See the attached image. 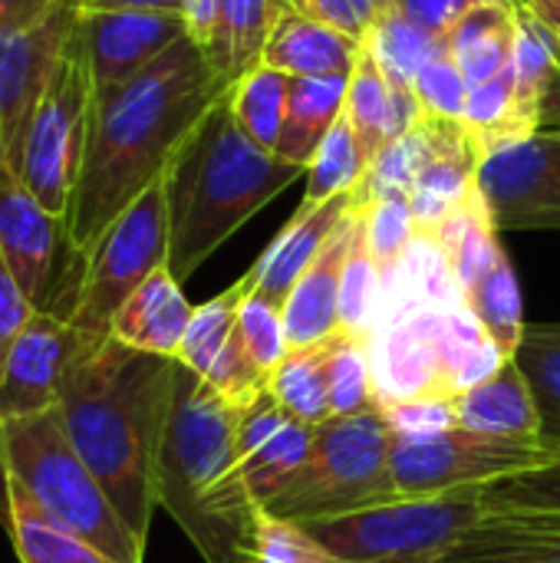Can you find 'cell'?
<instances>
[{"label":"cell","mask_w":560,"mask_h":563,"mask_svg":"<svg viewBox=\"0 0 560 563\" xmlns=\"http://www.w3.org/2000/svg\"><path fill=\"white\" fill-rule=\"evenodd\" d=\"M231 86L208 53L182 36L129 82L96 89L79 178L63 218L66 264L86 257L106 228L162 181L178 145Z\"/></svg>","instance_id":"cell-1"},{"label":"cell","mask_w":560,"mask_h":563,"mask_svg":"<svg viewBox=\"0 0 560 563\" xmlns=\"http://www.w3.org/2000/svg\"><path fill=\"white\" fill-rule=\"evenodd\" d=\"M178 360L139 353L112 336L83 343L63 369L56 412L122 521L149 541L155 478Z\"/></svg>","instance_id":"cell-2"},{"label":"cell","mask_w":560,"mask_h":563,"mask_svg":"<svg viewBox=\"0 0 560 563\" xmlns=\"http://www.w3.org/2000/svg\"><path fill=\"white\" fill-rule=\"evenodd\" d=\"M234 429L238 406L178 363L155 498L205 563H254L257 551L264 511L244 482Z\"/></svg>","instance_id":"cell-3"},{"label":"cell","mask_w":560,"mask_h":563,"mask_svg":"<svg viewBox=\"0 0 560 563\" xmlns=\"http://www.w3.org/2000/svg\"><path fill=\"white\" fill-rule=\"evenodd\" d=\"M300 175H307L304 165L254 145L238 125L231 99H218L162 175L168 271L188 280L244 221Z\"/></svg>","instance_id":"cell-4"},{"label":"cell","mask_w":560,"mask_h":563,"mask_svg":"<svg viewBox=\"0 0 560 563\" xmlns=\"http://www.w3.org/2000/svg\"><path fill=\"white\" fill-rule=\"evenodd\" d=\"M23 492L56 528L116 563H145V541L122 521L89 465L73 449L56 406L0 422V515L3 485Z\"/></svg>","instance_id":"cell-5"},{"label":"cell","mask_w":560,"mask_h":563,"mask_svg":"<svg viewBox=\"0 0 560 563\" xmlns=\"http://www.w3.org/2000/svg\"><path fill=\"white\" fill-rule=\"evenodd\" d=\"M158 267H168V208L162 181L135 198L86 257L66 264L43 313L63 320L83 343L106 340L122 303Z\"/></svg>","instance_id":"cell-6"},{"label":"cell","mask_w":560,"mask_h":563,"mask_svg":"<svg viewBox=\"0 0 560 563\" xmlns=\"http://www.w3.org/2000/svg\"><path fill=\"white\" fill-rule=\"evenodd\" d=\"M393 429L383 409L330 419L314 432L307 462L264 505L284 521H323L399 498L389 472Z\"/></svg>","instance_id":"cell-7"},{"label":"cell","mask_w":560,"mask_h":563,"mask_svg":"<svg viewBox=\"0 0 560 563\" xmlns=\"http://www.w3.org/2000/svg\"><path fill=\"white\" fill-rule=\"evenodd\" d=\"M482 488L393 498L366 511L307 521L304 528L343 563H439L485 521Z\"/></svg>","instance_id":"cell-8"},{"label":"cell","mask_w":560,"mask_h":563,"mask_svg":"<svg viewBox=\"0 0 560 563\" xmlns=\"http://www.w3.org/2000/svg\"><path fill=\"white\" fill-rule=\"evenodd\" d=\"M92 96H96V86H92L86 53L76 33L69 30V40L33 112V122L26 129L20 162H17V178L33 191V198L59 224L66 218V208L79 178L86 135H89V115H92Z\"/></svg>","instance_id":"cell-9"},{"label":"cell","mask_w":560,"mask_h":563,"mask_svg":"<svg viewBox=\"0 0 560 563\" xmlns=\"http://www.w3.org/2000/svg\"><path fill=\"white\" fill-rule=\"evenodd\" d=\"M558 455L560 445L545 439H505L452 426L432 435H393L389 472L399 498H422L545 468Z\"/></svg>","instance_id":"cell-10"},{"label":"cell","mask_w":560,"mask_h":563,"mask_svg":"<svg viewBox=\"0 0 560 563\" xmlns=\"http://www.w3.org/2000/svg\"><path fill=\"white\" fill-rule=\"evenodd\" d=\"M479 195L502 231H560V129L508 139L482 155Z\"/></svg>","instance_id":"cell-11"},{"label":"cell","mask_w":560,"mask_h":563,"mask_svg":"<svg viewBox=\"0 0 560 563\" xmlns=\"http://www.w3.org/2000/svg\"><path fill=\"white\" fill-rule=\"evenodd\" d=\"M76 13V0H66L43 23L0 36V168L17 172L26 129L63 56Z\"/></svg>","instance_id":"cell-12"},{"label":"cell","mask_w":560,"mask_h":563,"mask_svg":"<svg viewBox=\"0 0 560 563\" xmlns=\"http://www.w3.org/2000/svg\"><path fill=\"white\" fill-rule=\"evenodd\" d=\"M96 89H112L149 69L182 36L185 16L172 10H83L73 26Z\"/></svg>","instance_id":"cell-13"},{"label":"cell","mask_w":560,"mask_h":563,"mask_svg":"<svg viewBox=\"0 0 560 563\" xmlns=\"http://www.w3.org/2000/svg\"><path fill=\"white\" fill-rule=\"evenodd\" d=\"M0 254L33 307L43 310L66 267V238L13 168H0Z\"/></svg>","instance_id":"cell-14"},{"label":"cell","mask_w":560,"mask_h":563,"mask_svg":"<svg viewBox=\"0 0 560 563\" xmlns=\"http://www.w3.org/2000/svg\"><path fill=\"white\" fill-rule=\"evenodd\" d=\"M446 310L426 307L409 310L383 327H376L370 350L373 383L380 396V409L419 396H442L439 393V340Z\"/></svg>","instance_id":"cell-15"},{"label":"cell","mask_w":560,"mask_h":563,"mask_svg":"<svg viewBox=\"0 0 560 563\" xmlns=\"http://www.w3.org/2000/svg\"><path fill=\"white\" fill-rule=\"evenodd\" d=\"M79 346L63 320L40 310L0 356V422L56 406L63 369Z\"/></svg>","instance_id":"cell-16"},{"label":"cell","mask_w":560,"mask_h":563,"mask_svg":"<svg viewBox=\"0 0 560 563\" xmlns=\"http://www.w3.org/2000/svg\"><path fill=\"white\" fill-rule=\"evenodd\" d=\"M350 208H353V191L333 195L327 201H300L294 218L281 228V234L248 271L254 287L251 294L271 300L274 307H284L287 294L314 264V257L323 251V244L333 238V231L343 224Z\"/></svg>","instance_id":"cell-17"},{"label":"cell","mask_w":560,"mask_h":563,"mask_svg":"<svg viewBox=\"0 0 560 563\" xmlns=\"http://www.w3.org/2000/svg\"><path fill=\"white\" fill-rule=\"evenodd\" d=\"M353 234V208L281 307L287 350H307L340 333V277Z\"/></svg>","instance_id":"cell-18"},{"label":"cell","mask_w":560,"mask_h":563,"mask_svg":"<svg viewBox=\"0 0 560 563\" xmlns=\"http://www.w3.org/2000/svg\"><path fill=\"white\" fill-rule=\"evenodd\" d=\"M432 135V152L409 191V208L416 218V231L432 234L475 188L479 155L472 152L462 122H432L422 119Z\"/></svg>","instance_id":"cell-19"},{"label":"cell","mask_w":560,"mask_h":563,"mask_svg":"<svg viewBox=\"0 0 560 563\" xmlns=\"http://www.w3.org/2000/svg\"><path fill=\"white\" fill-rule=\"evenodd\" d=\"M195 307L188 303L182 280L168 271L158 267L116 313L109 336L152 356L175 360L178 346L185 340V330L191 323Z\"/></svg>","instance_id":"cell-20"},{"label":"cell","mask_w":560,"mask_h":563,"mask_svg":"<svg viewBox=\"0 0 560 563\" xmlns=\"http://www.w3.org/2000/svg\"><path fill=\"white\" fill-rule=\"evenodd\" d=\"M363 40L327 26L314 16H304L287 7L274 26L261 63L287 73L290 79H320V76H353Z\"/></svg>","instance_id":"cell-21"},{"label":"cell","mask_w":560,"mask_h":563,"mask_svg":"<svg viewBox=\"0 0 560 563\" xmlns=\"http://www.w3.org/2000/svg\"><path fill=\"white\" fill-rule=\"evenodd\" d=\"M515 99L528 132L560 129V40L521 0L515 10Z\"/></svg>","instance_id":"cell-22"},{"label":"cell","mask_w":560,"mask_h":563,"mask_svg":"<svg viewBox=\"0 0 560 563\" xmlns=\"http://www.w3.org/2000/svg\"><path fill=\"white\" fill-rule=\"evenodd\" d=\"M455 419L465 429L505 435V439H541V416L531 386L515 360H505L495 376L455 396Z\"/></svg>","instance_id":"cell-23"},{"label":"cell","mask_w":560,"mask_h":563,"mask_svg":"<svg viewBox=\"0 0 560 563\" xmlns=\"http://www.w3.org/2000/svg\"><path fill=\"white\" fill-rule=\"evenodd\" d=\"M347 89H350V76L290 79L284 129L277 142V155L284 162L310 168L320 142L347 109Z\"/></svg>","instance_id":"cell-24"},{"label":"cell","mask_w":560,"mask_h":563,"mask_svg":"<svg viewBox=\"0 0 560 563\" xmlns=\"http://www.w3.org/2000/svg\"><path fill=\"white\" fill-rule=\"evenodd\" d=\"M439 563H560V521L485 518Z\"/></svg>","instance_id":"cell-25"},{"label":"cell","mask_w":560,"mask_h":563,"mask_svg":"<svg viewBox=\"0 0 560 563\" xmlns=\"http://www.w3.org/2000/svg\"><path fill=\"white\" fill-rule=\"evenodd\" d=\"M521 3V0H518ZM518 3H482L469 10L446 36V49L469 79V86L488 82L505 73L515 56V10Z\"/></svg>","instance_id":"cell-26"},{"label":"cell","mask_w":560,"mask_h":563,"mask_svg":"<svg viewBox=\"0 0 560 563\" xmlns=\"http://www.w3.org/2000/svg\"><path fill=\"white\" fill-rule=\"evenodd\" d=\"M284 13L287 0H218V26L208 46L215 69L228 82H238L244 73H251Z\"/></svg>","instance_id":"cell-27"},{"label":"cell","mask_w":560,"mask_h":563,"mask_svg":"<svg viewBox=\"0 0 560 563\" xmlns=\"http://www.w3.org/2000/svg\"><path fill=\"white\" fill-rule=\"evenodd\" d=\"M0 531L7 534L17 563H116L92 544L56 528L23 492L3 485Z\"/></svg>","instance_id":"cell-28"},{"label":"cell","mask_w":560,"mask_h":563,"mask_svg":"<svg viewBox=\"0 0 560 563\" xmlns=\"http://www.w3.org/2000/svg\"><path fill=\"white\" fill-rule=\"evenodd\" d=\"M267 393L290 419L304 426L320 429L330 422V340L320 346L290 350L267 373Z\"/></svg>","instance_id":"cell-29"},{"label":"cell","mask_w":560,"mask_h":563,"mask_svg":"<svg viewBox=\"0 0 560 563\" xmlns=\"http://www.w3.org/2000/svg\"><path fill=\"white\" fill-rule=\"evenodd\" d=\"M432 238L442 244V251L449 254V264L455 271V280L465 290L485 277L492 271V264L502 257V241H498V228L479 195V185L472 188V195L432 231Z\"/></svg>","instance_id":"cell-30"},{"label":"cell","mask_w":560,"mask_h":563,"mask_svg":"<svg viewBox=\"0 0 560 563\" xmlns=\"http://www.w3.org/2000/svg\"><path fill=\"white\" fill-rule=\"evenodd\" d=\"M380 307H383V274L366 244L363 208L353 201V234H350V251H347L343 277H340V333L366 346L376 333Z\"/></svg>","instance_id":"cell-31"},{"label":"cell","mask_w":560,"mask_h":563,"mask_svg":"<svg viewBox=\"0 0 560 563\" xmlns=\"http://www.w3.org/2000/svg\"><path fill=\"white\" fill-rule=\"evenodd\" d=\"M363 46L373 53V59L383 69L389 86L413 89V82L422 73V66L432 63L446 49V40L429 33V30H422L399 7H393V10H386L373 23V30L366 33Z\"/></svg>","instance_id":"cell-32"},{"label":"cell","mask_w":560,"mask_h":563,"mask_svg":"<svg viewBox=\"0 0 560 563\" xmlns=\"http://www.w3.org/2000/svg\"><path fill=\"white\" fill-rule=\"evenodd\" d=\"M465 307L472 310V317L485 327V333L495 340V346L515 360L518 343L525 336V310H521V287H518V274L512 267V257L502 251V257L492 264V271L485 277H479L469 290H465Z\"/></svg>","instance_id":"cell-33"},{"label":"cell","mask_w":560,"mask_h":563,"mask_svg":"<svg viewBox=\"0 0 560 563\" xmlns=\"http://www.w3.org/2000/svg\"><path fill=\"white\" fill-rule=\"evenodd\" d=\"M462 132H465L472 152L479 155V162L495 145L518 139V135H531L521 112H518L512 66L498 76H492L488 82L469 86V99H465V112H462Z\"/></svg>","instance_id":"cell-34"},{"label":"cell","mask_w":560,"mask_h":563,"mask_svg":"<svg viewBox=\"0 0 560 563\" xmlns=\"http://www.w3.org/2000/svg\"><path fill=\"white\" fill-rule=\"evenodd\" d=\"M287 89H290L287 73L257 63L228 92L234 119L244 129V135L254 145H261V148H267L274 155H277V142H281V129H284Z\"/></svg>","instance_id":"cell-35"},{"label":"cell","mask_w":560,"mask_h":563,"mask_svg":"<svg viewBox=\"0 0 560 563\" xmlns=\"http://www.w3.org/2000/svg\"><path fill=\"white\" fill-rule=\"evenodd\" d=\"M251 290H254L251 277L244 274L228 290H221L218 297H211L201 307H195L191 323H188L185 340H182L178 356H175L185 369H191L201 379L211 373V366L218 363V356L224 353L228 340L238 330V310H241V303L248 300Z\"/></svg>","instance_id":"cell-36"},{"label":"cell","mask_w":560,"mask_h":563,"mask_svg":"<svg viewBox=\"0 0 560 563\" xmlns=\"http://www.w3.org/2000/svg\"><path fill=\"white\" fill-rule=\"evenodd\" d=\"M429 152H432V135L419 119V125H413L409 132H403L399 139L380 148V155L366 165V175L356 185L353 201L366 208L380 198H409Z\"/></svg>","instance_id":"cell-37"},{"label":"cell","mask_w":560,"mask_h":563,"mask_svg":"<svg viewBox=\"0 0 560 563\" xmlns=\"http://www.w3.org/2000/svg\"><path fill=\"white\" fill-rule=\"evenodd\" d=\"M515 363L531 386L541 416V439L560 445V323L525 327Z\"/></svg>","instance_id":"cell-38"},{"label":"cell","mask_w":560,"mask_h":563,"mask_svg":"<svg viewBox=\"0 0 560 563\" xmlns=\"http://www.w3.org/2000/svg\"><path fill=\"white\" fill-rule=\"evenodd\" d=\"M356 145L366 158V165L380 155V148L389 142V115H393V99H389V82L383 69L376 66L373 53L363 46L356 69L350 76L347 89V109H343Z\"/></svg>","instance_id":"cell-39"},{"label":"cell","mask_w":560,"mask_h":563,"mask_svg":"<svg viewBox=\"0 0 560 563\" xmlns=\"http://www.w3.org/2000/svg\"><path fill=\"white\" fill-rule=\"evenodd\" d=\"M485 518L560 521V455L545 468H528L482 488Z\"/></svg>","instance_id":"cell-40"},{"label":"cell","mask_w":560,"mask_h":563,"mask_svg":"<svg viewBox=\"0 0 560 563\" xmlns=\"http://www.w3.org/2000/svg\"><path fill=\"white\" fill-rule=\"evenodd\" d=\"M314 432H317L314 426L287 419L261 449H254L251 455L241 459L244 482H248L254 501L261 505V511L281 492V485L307 462L310 445H314Z\"/></svg>","instance_id":"cell-41"},{"label":"cell","mask_w":560,"mask_h":563,"mask_svg":"<svg viewBox=\"0 0 560 563\" xmlns=\"http://www.w3.org/2000/svg\"><path fill=\"white\" fill-rule=\"evenodd\" d=\"M366 175V158L356 145V135L347 122V115L337 119V125L320 142L310 168H307V191L304 201H327L333 195L356 191V185Z\"/></svg>","instance_id":"cell-42"},{"label":"cell","mask_w":560,"mask_h":563,"mask_svg":"<svg viewBox=\"0 0 560 563\" xmlns=\"http://www.w3.org/2000/svg\"><path fill=\"white\" fill-rule=\"evenodd\" d=\"M373 409H380V396L373 383L370 350L360 340L337 333L330 340V412L333 419H350Z\"/></svg>","instance_id":"cell-43"},{"label":"cell","mask_w":560,"mask_h":563,"mask_svg":"<svg viewBox=\"0 0 560 563\" xmlns=\"http://www.w3.org/2000/svg\"><path fill=\"white\" fill-rule=\"evenodd\" d=\"M363 224H366V244L370 254L383 274V284L396 274L399 261L406 257L416 231V218L409 208V198H380L363 208Z\"/></svg>","instance_id":"cell-44"},{"label":"cell","mask_w":560,"mask_h":563,"mask_svg":"<svg viewBox=\"0 0 560 563\" xmlns=\"http://www.w3.org/2000/svg\"><path fill=\"white\" fill-rule=\"evenodd\" d=\"M416 102H419V115L432 119V122H462L465 112V99H469V79L462 76V69L455 66V59L449 56V49H442L432 63L422 66V73L413 82Z\"/></svg>","instance_id":"cell-45"},{"label":"cell","mask_w":560,"mask_h":563,"mask_svg":"<svg viewBox=\"0 0 560 563\" xmlns=\"http://www.w3.org/2000/svg\"><path fill=\"white\" fill-rule=\"evenodd\" d=\"M238 333L241 343L248 350V356L254 360V366L267 376L290 350L284 340V320H281V307H274L271 300L248 294V300L238 310Z\"/></svg>","instance_id":"cell-46"},{"label":"cell","mask_w":560,"mask_h":563,"mask_svg":"<svg viewBox=\"0 0 560 563\" xmlns=\"http://www.w3.org/2000/svg\"><path fill=\"white\" fill-rule=\"evenodd\" d=\"M254 563H343L337 561L304 525L274 515L261 518Z\"/></svg>","instance_id":"cell-47"},{"label":"cell","mask_w":560,"mask_h":563,"mask_svg":"<svg viewBox=\"0 0 560 563\" xmlns=\"http://www.w3.org/2000/svg\"><path fill=\"white\" fill-rule=\"evenodd\" d=\"M290 10L314 16L327 26H337L356 40H366L373 23L396 7V0H287Z\"/></svg>","instance_id":"cell-48"},{"label":"cell","mask_w":560,"mask_h":563,"mask_svg":"<svg viewBox=\"0 0 560 563\" xmlns=\"http://www.w3.org/2000/svg\"><path fill=\"white\" fill-rule=\"evenodd\" d=\"M383 416L393 435H432V432L459 426L455 402L449 396H419V399L393 402V406H383Z\"/></svg>","instance_id":"cell-49"},{"label":"cell","mask_w":560,"mask_h":563,"mask_svg":"<svg viewBox=\"0 0 560 563\" xmlns=\"http://www.w3.org/2000/svg\"><path fill=\"white\" fill-rule=\"evenodd\" d=\"M482 3H518V0H396V7L409 20H416L422 30H429L442 40L469 10H475Z\"/></svg>","instance_id":"cell-50"},{"label":"cell","mask_w":560,"mask_h":563,"mask_svg":"<svg viewBox=\"0 0 560 563\" xmlns=\"http://www.w3.org/2000/svg\"><path fill=\"white\" fill-rule=\"evenodd\" d=\"M40 310L33 307V300L23 294V287L17 284V277L10 274L3 254H0V356L10 350V343L26 330V323L36 317Z\"/></svg>","instance_id":"cell-51"},{"label":"cell","mask_w":560,"mask_h":563,"mask_svg":"<svg viewBox=\"0 0 560 563\" xmlns=\"http://www.w3.org/2000/svg\"><path fill=\"white\" fill-rule=\"evenodd\" d=\"M66 0H0V36L23 33L53 16Z\"/></svg>","instance_id":"cell-52"},{"label":"cell","mask_w":560,"mask_h":563,"mask_svg":"<svg viewBox=\"0 0 560 563\" xmlns=\"http://www.w3.org/2000/svg\"><path fill=\"white\" fill-rule=\"evenodd\" d=\"M182 16L188 26V36L208 53L218 26V0H182Z\"/></svg>","instance_id":"cell-53"},{"label":"cell","mask_w":560,"mask_h":563,"mask_svg":"<svg viewBox=\"0 0 560 563\" xmlns=\"http://www.w3.org/2000/svg\"><path fill=\"white\" fill-rule=\"evenodd\" d=\"M83 10H172L182 13V0H76Z\"/></svg>","instance_id":"cell-54"},{"label":"cell","mask_w":560,"mask_h":563,"mask_svg":"<svg viewBox=\"0 0 560 563\" xmlns=\"http://www.w3.org/2000/svg\"><path fill=\"white\" fill-rule=\"evenodd\" d=\"M528 10L560 40V0H525Z\"/></svg>","instance_id":"cell-55"}]
</instances>
